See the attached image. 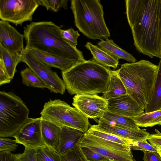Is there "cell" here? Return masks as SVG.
Wrapping results in <instances>:
<instances>
[{"mask_svg": "<svg viewBox=\"0 0 161 161\" xmlns=\"http://www.w3.org/2000/svg\"><path fill=\"white\" fill-rule=\"evenodd\" d=\"M59 26L52 21L33 22L24 27L27 49H32L70 60L75 64L85 60L82 53L66 42Z\"/></svg>", "mask_w": 161, "mask_h": 161, "instance_id": "obj_1", "label": "cell"}, {"mask_svg": "<svg viewBox=\"0 0 161 161\" xmlns=\"http://www.w3.org/2000/svg\"><path fill=\"white\" fill-rule=\"evenodd\" d=\"M140 53L161 58V0H145L143 10L130 28Z\"/></svg>", "mask_w": 161, "mask_h": 161, "instance_id": "obj_2", "label": "cell"}, {"mask_svg": "<svg viewBox=\"0 0 161 161\" xmlns=\"http://www.w3.org/2000/svg\"><path fill=\"white\" fill-rule=\"evenodd\" d=\"M111 71L93 60H85L61 72L66 89L71 95L97 94L107 91Z\"/></svg>", "mask_w": 161, "mask_h": 161, "instance_id": "obj_3", "label": "cell"}, {"mask_svg": "<svg viewBox=\"0 0 161 161\" xmlns=\"http://www.w3.org/2000/svg\"><path fill=\"white\" fill-rule=\"evenodd\" d=\"M158 66L142 59L121 65L117 72L127 93L144 110L151 99Z\"/></svg>", "mask_w": 161, "mask_h": 161, "instance_id": "obj_4", "label": "cell"}, {"mask_svg": "<svg viewBox=\"0 0 161 161\" xmlns=\"http://www.w3.org/2000/svg\"><path fill=\"white\" fill-rule=\"evenodd\" d=\"M75 25L88 38L101 41L110 34L104 19L103 8L98 0H71Z\"/></svg>", "mask_w": 161, "mask_h": 161, "instance_id": "obj_5", "label": "cell"}, {"mask_svg": "<svg viewBox=\"0 0 161 161\" xmlns=\"http://www.w3.org/2000/svg\"><path fill=\"white\" fill-rule=\"evenodd\" d=\"M29 110L15 93L0 92V138L14 137L28 120Z\"/></svg>", "mask_w": 161, "mask_h": 161, "instance_id": "obj_6", "label": "cell"}, {"mask_svg": "<svg viewBox=\"0 0 161 161\" xmlns=\"http://www.w3.org/2000/svg\"><path fill=\"white\" fill-rule=\"evenodd\" d=\"M42 119L61 127H68L86 133L90 124L88 118L75 107L59 99L46 103L40 113Z\"/></svg>", "mask_w": 161, "mask_h": 161, "instance_id": "obj_7", "label": "cell"}, {"mask_svg": "<svg viewBox=\"0 0 161 161\" xmlns=\"http://www.w3.org/2000/svg\"><path fill=\"white\" fill-rule=\"evenodd\" d=\"M78 145L92 150L110 160L134 161L129 146L106 140L87 133Z\"/></svg>", "mask_w": 161, "mask_h": 161, "instance_id": "obj_8", "label": "cell"}, {"mask_svg": "<svg viewBox=\"0 0 161 161\" xmlns=\"http://www.w3.org/2000/svg\"><path fill=\"white\" fill-rule=\"evenodd\" d=\"M38 0H0V19L15 25L31 21L39 6Z\"/></svg>", "mask_w": 161, "mask_h": 161, "instance_id": "obj_9", "label": "cell"}, {"mask_svg": "<svg viewBox=\"0 0 161 161\" xmlns=\"http://www.w3.org/2000/svg\"><path fill=\"white\" fill-rule=\"evenodd\" d=\"M21 61L26 64L39 76L52 92L63 94L66 87L63 80L51 67L43 63L27 50L21 55Z\"/></svg>", "mask_w": 161, "mask_h": 161, "instance_id": "obj_10", "label": "cell"}, {"mask_svg": "<svg viewBox=\"0 0 161 161\" xmlns=\"http://www.w3.org/2000/svg\"><path fill=\"white\" fill-rule=\"evenodd\" d=\"M73 99V105L88 118H101L108 111V100L97 94L76 95Z\"/></svg>", "mask_w": 161, "mask_h": 161, "instance_id": "obj_11", "label": "cell"}, {"mask_svg": "<svg viewBox=\"0 0 161 161\" xmlns=\"http://www.w3.org/2000/svg\"><path fill=\"white\" fill-rule=\"evenodd\" d=\"M42 119L41 117L29 118L14 137L17 143L30 149H36L46 147L42 135Z\"/></svg>", "mask_w": 161, "mask_h": 161, "instance_id": "obj_12", "label": "cell"}, {"mask_svg": "<svg viewBox=\"0 0 161 161\" xmlns=\"http://www.w3.org/2000/svg\"><path fill=\"white\" fill-rule=\"evenodd\" d=\"M24 36L6 21H0V44L11 53L21 54L24 51Z\"/></svg>", "mask_w": 161, "mask_h": 161, "instance_id": "obj_13", "label": "cell"}, {"mask_svg": "<svg viewBox=\"0 0 161 161\" xmlns=\"http://www.w3.org/2000/svg\"><path fill=\"white\" fill-rule=\"evenodd\" d=\"M108 111L119 115L134 118L145 110L127 94L108 100Z\"/></svg>", "mask_w": 161, "mask_h": 161, "instance_id": "obj_14", "label": "cell"}, {"mask_svg": "<svg viewBox=\"0 0 161 161\" xmlns=\"http://www.w3.org/2000/svg\"><path fill=\"white\" fill-rule=\"evenodd\" d=\"M98 124L91 125L90 127L105 132L121 137L132 142L147 140L150 135L145 129L138 130L127 129L112 125L102 118L95 119Z\"/></svg>", "mask_w": 161, "mask_h": 161, "instance_id": "obj_15", "label": "cell"}, {"mask_svg": "<svg viewBox=\"0 0 161 161\" xmlns=\"http://www.w3.org/2000/svg\"><path fill=\"white\" fill-rule=\"evenodd\" d=\"M84 134L82 131L75 129L61 127L57 153L61 155L75 147Z\"/></svg>", "mask_w": 161, "mask_h": 161, "instance_id": "obj_16", "label": "cell"}, {"mask_svg": "<svg viewBox=\"0 0 161 161\" xmlns=\"http://www.w3.org/2000/svg\"><path fill=\"white\" fill-rule=\"evenodd\" d=\"M25 49L43 63L50 67L58 68L61 71H66L76 64L70 60L35 49Z\"/></svg>", "mask_w": 161, "mask_h": 161, "instance_id": "obj_17", "label": "cell"}, {"mask_svg": "<svg viewBox=\"0 0 161 161\" xmlns=\"http://www.w3.org/2000/svg\"><path fill=\"white\" fill-rule=\"evenodd\" d=\"M41 130L42 137L46 146L57 153L61 127L42 119Z\"/></svg>", "mask_w": 161, "mask_h": 161, "instance_id": "obj_18", "label": "cell"}, {"mask_svg": "<svg viewBox=\"0 0 161 161\" xmlns=\"http://www.w3.org/2000/svg\"><path fill=\"white\" fill-rule=\"evenodd\" d=\"M97 46L117 60L122 59L130 63L136 61L132 55L121 48L112 40L107 39L105 40H101L97 43Z\"/></svg>", "mask_w": 161, "mask_h": 161, "instance_id": "obj_19", "label": "cell"}, {"mask_svg": "<svg viewBox=\"0 0 161 161\" xmlns=\"http://www.w3.org/2000/svg\"><path fill=\"white\" fill-rule=\"evenodd\" d=\"M85 46L91 52L93 56V60L106 67H112L114 69L117 68L119 60L91 42H87Z\"/></svg>", "mask_w": 161, "mask_h": 161, "instance_id": "obj_20", "label": "cell"}, {"mask_svg": "<svg viewBox=\"0 0 161 161\" xmlns=\"http://www.w3.org/2000/svg\"><path fill=\"white\" fill-rule=\"evenodd\" d=\"M127 94L125 86L118 75L116 70L111 71L107 89L102 96L108 100Z\"/></svg>", "mask_w": 161, "mask_h": 161, "instance_id": "obj_21", "label": "cell"}, {"mask_svg": "<svg viewBox=\"0 0 161 161\" xmlns=\"http://www.w3.org/2000/svg\"><path fill=\"white\" fill-rule=\"evenodd\" d=\"M102 118L112 125L130 130L140 129L133 118L116 115L107 111Z\"/></svg>", "mask_w": 161, "mask_h": 161, "instance_id": "obj_22", "label": "cell"}, {"mask_svg": "<svg viewBox=\"0 0 161 161\" xmlns=\"http://www.w3.org/2000/svg\"><path fill=\"white\" fill-rule=\"evenodd\" d=\"M153 95L151 100L145 110L148 113L161 109V58L159 62Z\"/></svg>", "mask_w": 161, "mask_h": 161, "instance_id": "obj_23", "label": "cell"}, {"mask_svg": "<svg viewBox=\"0 0 161 161\" xmlns=\"http://www.w3.org/2000/svg\"><path fill=\"white\" fill-rule=\"evenodd\" d=\"M21 55L11 53L0 44V59L3 61L12 79L16 72V66L19 63L21 62Z\"/></svg>", "mask_w": 161, "mask_h": 161, "instance_id": "obj_24", "label": "cell"}, {"mask_svg": "<svg viewBox=\"0 0 161 161\" xmlns=\"http://www.w3.org/2000/svg\"><path fill=\"white\" fill-rule=\"evenodd\" d=\"M126 14L131 28L135 23L143 8L145 0H126Z\"/></svg>", "mask_w": 161, "mask_h": 161, "instance_id": "obj_25", "label": "cell"}, {"mask_svg": "<svg viewBox=\"0 0 161 161\" xmlns=\"http://www.w3.org/2000/svg\"><path fill=\"white\" fill-rule=\"evenodd\" d=\"M137 124L141 127H152L161 125V109L144 113L133 118Z\"/></svg>", "mask_w": 161, "mask_h": 161, "instance_id": "obj_26", "label": "cell"}, {"mask_svg": "<svg viewBox=\"0 0 161 161\" xmlns=\"http://www.w3.org/2000/svg\"><path fill=\"white\" fill-rule=\"evenodd\" d=\"M22 83L28 86L39 88L48 87L39 76L29 67L22 70L20 72Z\"/></svg>", "mask_w": 161, "mask_h": 161, "instance_id": "obj_27", "label": "cell"}, {"mask_svg": "<svg viewBox=\"0 0 161 161\" xmlns=\"http://www.w3.org/2000/svg\"><path fill=\"white\" fill-rule=\"evenodd\" d=\"M87 133L96 137L106 140L130 146L131 141L110 133L97 130L90 127Z\"/></svg>", "mask_w": 161, "mask_h": 161, "instance_id": "obj_28", "label": "cell"}, {"mask_svg": "<svg viewBox=\"0 0 161 161\" xmlns=\"http://www.w3.org/2000/svg\"><path fill=\"white\" fill-rule=\"evenodd\" d=\"M37 161H61L60 155L47 146L37 148Z\"/></svg>", "mask_w": 161, "mask_h": 161, "instance_id": "obj_29", "label": "cell"}, {"mask_svg": "<svg viewBox=\"0 0 161 161\" xmlns=\"http://www.w3.org/2000/svg\"><path fill=\"white\" fill-rule=\"evenodd\" d=\"M60 156L61 161H88L78 145Z\"/></svg>", "mask_w": 161, "mask_h": 161, "instance_id": "obj_30", "label": "cell"}, {"mask_svg": "<svg viewBox=\"0 0 161 161\" xmlns=\"http://www.w3.org/2000/svg\"><path fill=\"white\" fill-rule=\"evenodd\" d=\"M40 5L45 7L47 10L58 12L61 8H67L68 0H38Z\"/></svg>", "mask_w": 161, "mask_h": 161, "instance_id": "obj_31", "label": "cell"}, {"mask_svg": "<svg viewBox=\"0 0 161 161\" xmlns=\"http://www.w3.org/2000/svg\"><path fill=\"white\" fill-rule=\"evenodd\" d=\"M61 35L64 40L72 46L76 47L77 39L80 34L78 31L71 28L66 30H60Z\"/></svg>", "mask_w": 161, "mask_h": 161, "instance_id": "obj_32", "label": "cell"}, {"mask_svg": "<svg viewBox=\"0 0 161 161\" xmlns=\"http://www.w3.org/2000/svg\"><path fill=\"white\" fill-rule=\"evenodd\" d=\"M37 149L25 147L22 153L14 154L16 161H37Z\"/></svg>", "mask_w": 161, "mask_h": 161, "instance_id": "obj_33", "label": "cell"}, {"mask_svg": "<svg viewBox=\"0 0 161 161\" xmlns=\"http://www.w3.org/2000/svg\"><path fill=\"white\" fill-rule=\"evenodd\" d=\"M17 143L15 140L6 137L0 138V151L14 152L18 146Z\"/></svg>", "mask_w": 161, "mask_h": 161, "instance_id": "obj_34", "label": "cell"}, {"mask_svg": "<svg viewBox=\"0 0 161 161\" xmlns=\"http://www.w3.org/2000/svg\"><path fill=\"white\" fill-rule=\"evenodd\" d=\"M130 148V150H138L144 152H158L157 149L149 143L147 140L132 142Z\"/></svg>", "mask_w": 161, "mask_h": 161, "instance_id": "obj_35", "label": "cell"}, {"mask_svg": "<svg viewBox=\"0 0 161 161\" xmlns=\"http://www.w3.org/2000/svg\"><path fill=\"white\" fill-rule=\"evenodd\" d=\"M81 147L88 161H105L110 160L108 158L86 147Z\"/></svg>", "mask_w": 161, "mask_h": 161, "instance_id": "obj_36", "label": "cell"}, {"mask_svg": "<svg viewBox=\"0 0 161 161\" xmlns=\"http://www.w3.org/2000/svg\"><path fill=\"white\" fill-rule=\"evenodd\" d=\"M12 79L5 67L3 61L0 59V85L10 83Z\"/></svg>", "mask_w": 161, "mask_h": 161, "instance_id": "obj_37", "label": "cell"}, {"mask_svg": "<svg viewBox=\"0 0 161 161\" xmlns=\"http://www.w3.org/2000/svg\"><path fill=\"white\" fill-rule=\"evenodd\" d=\"M155 133L149 135L147 140L152 146L155 148H161V132L155 129Z\"/></svg>", "mask_w": 161, "mask_h": 161, "instance_id": "obj_38", "label": "cell"}, {"mask_svg": "<svg viewBox=\"0 0 161 161\" xmlns=\"http://www.w3.org/2000/svg\"><path fill=\"white\" fill-rule=\"evenodd\" d=\"M144 161H161V156L158 152H144Z\"/></svg>", "mask_w": 161, "mask_h": 161, "instance_id": "obj_39", "label": "cell"}, {"mask_svg": "<svg viewBox=\"0 0 161 161\" xmlns=\"http://www.w3.org/2000/svg\"><path fill=\"white\" fill-rule=\"evenodd\" d=\"M0 161H16L14 154L11 152L0 151Z\"/></svg>", "mask_w": 161, "mask_h": 161, "instance_id": "obj_40", "label": "cell"}, {"mask_svg": "<svg viewBox=\"0 0 161 161\" xmlns=\"http://www.w3.org/2000/svg\"><path fill=\"white\" fill-rule=\"evenodd\" d=\"M156 148L157 149L158 152L159 153L161 156V148L159 147H157Z\"/></svg>", "mask_w": 161, "mask_h": 161, "instance_id": "obj_41", "label": "cell"}, {"mask_svg": "<svg viewBox=\"0 0 161 161\" xmlns=\"http://www.w3.org/2000/svg\"><path fill=\"white\" fill-rule=\"evenodd\" d=\"M105 161H113V160H107Z\"/></svg>", "mask_w": 161, "mask_h": 161, "instance_id": "obj_42", "label": "cell"}, {"mask_svg": "<svg viewBox=\"0 0 161 161\" xmlns=\"http://www.w3.org/2000/svg\"><path fill=\"white\" fill-rule=\"evenodd\" d=\"M133 161H136V160H135L134 158L133 159Z\"/></svg>", "mask_w": 161, "mask_h": 161, "instance_id": "obj_43", "label": "cell"}]
</instances>
